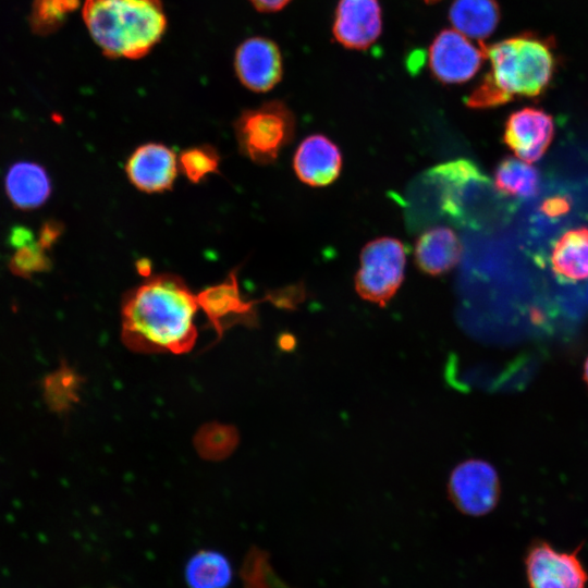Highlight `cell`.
Here are the masks:
<instances>
[{
  "mask_svg": "<svg viewBox=\"0 0 588 588\" xmlns=\"http://www.w3.org/2000/svg\"><path fill=\"white\" fill-rule=\"evenodd\" d=\"M198 308L197 295L177 275L148 277L123 298L122 341L138 353H188L197 339Z\"/></svg>",
  "mask_w": 588,
  "mask_h": 588,
  "instance_id": "1",
  "label": "cell"
},
{
  "mask_svg": "<svg viewBox=\"0 0 588 588\" xmlns=\"http://www.w3.org/2000/svg\"><path fill=\"white\" fill-rule=\"evenodd\" d=\"M482 46L489 71L467 97L468 107L492 108L514 97H536L549 85L554 57L541 39L524 35Z\"/></svg>",
  "mask_w": 588,
  "mask_h": 588,
  "instance_id": "2",
  "label": "cell"
},
{
  "mask_svg": "<svg viewBox=\"0 0 588 588\" xmlns=\"http://www.w3.org/2000/svg\"><path fill=\"white\" fill-rule=\"evenodd\" d=\"M83 19L91 38L109 58H143L167 28L160 0H85Z\"/></svg>",
  "mask_w": 588,
  "mask_h": 588,
  "instance_id": "3",
  "label": "cell"
},
{
  "mask_svg": "<svg viewBox=\"0 0 588 588\" xmlns=\"http://www.w3.org/2000/svg\"><path fill=\"white\" fill-rule=\"evenodd\" d=\"M427 175L441 192L442 211L460 226L482 228L503 209L504 195L471 160L438 164Z\"/></svg>",
  "mask_w": 588,
  "mask_h": 588,
  "instance_id": "4",
  "label": "cell"
},
{
  "mask_svg": "<svg viewBox=\"0 0 588 588\" xmlns=\"http://www.w3.org/2000/svg\"><path fill=\"white\" fill-rule=\"evenodd\" d=\"M234 127L243 154L255 163L268 164L292 140L295 120L283 102L272 100L242 112Z\"/></svg>",
  "mask_w": 588,
  "mask_h": 588,
  "instance_id": "5",
  "label": "cell"
},
{
  "mask_svg": "<svg viewBox=\"0 0 588 588\" xmlns=\"http://www.w3.org/2000/svg\"><path fill=\"white\" fill-rule=\"evenodd\" d=\"M405 265L406 250L401 241L380 237L369 242L362 249L356 292L363 299L385 306L403 282Z\"/></svg>",
  "mask_w": 588,
  "mask_h": 588,
  "instance_id": "6",
  "label": "cell"
},
{
  "mask_svg": "<svg viewBox=\"0 0 588 588\" xmlns=\"http://www.w3.org/2000/svg\"><path fill=\"white\" fill-rule=\"evenodd\" d=\"M449 498L463 514L482 516L498 504L501 485L497 469L487 461L470 458L457 464L449 478Z\"/></svg>",
  "mask_w": 588,
  "mask_h": 588,
  "instance_id": "7",
  "label": "cell"
},
{
  "mask_svg": "<svg viewBox=\"0 0 588 588\" xmlns=\"http://www.w3.org/2000/svg\"><path fill=\"white\" fill-rule=\"evenodd\" d=\"M579 551L580 547L558 551L546 541H535L524 561L529 588H586L588 575Z\"/></svg>",
  "mask_w": 588,
  "mask_h": 588,
  "instance_id": "8",
  "label": "cell"
},
{
  "mask_svg": "<svg viewBox=\"0 0 588 588\" xmlns=\"http://www.w3.org/2000/svg\"><path fill=\"white\" fill-rule=\"evenodd\" d=\"M486 60L481 42L455 29H443L429 49V66L436 78L445 84H458L470 79Z\"/></svg>",
  "mask_w": 588,
  "mask_h": 588,
  "instance_id": "9",
  "label": "cell"
},
{
  "mask_svg": "<svg viewBox=\"0 0 588 588\" xmlns=\"http://www.w3.org/2000/svg\"><path fill=\"white\" fill-rule=\"evenodd\" d=\"M234 69L245 87L258 93L268 91L282 77L280 49L269 38L249 37L241 42L235 51Z\"/></svg>",
  "mask_w": 588,
  "mask_h": 588,
  "instance_id": "10",
  "label": "cell"
},
{
  "mask_svg": "<svg viewBox=\"0 0 588 588\" xmlns=\"http://www.w3.org/2000/svg\"><path fill=\"white\" fill-rule=\"evenodd\" d=\"M554 123L550 114L536 108L513 112L506 120L503 140L517 158L538 161L550 146Z\"/></svg>",
  "mask_w": 588,
  "mask_h": 588,
  "instance_id": "11",
  "label": "cell"
},
{
  "mask_svg": "<svg viewBox=\"0 0 588 588\" xmlns=\"http://www.w3.org/2000/svg\"><path fill=\"white\" fill-rule=\"evenodd\" d=\"M382 16L378 0H340L335 11L333 35L350 49H366L381 34Z\"/></svg>",
  "mask_w": 588,
  "mask_h": 588,
  "instance_id": "12",
  "label": "cell"
},
{
  "mask_svg": "<svg viewBox=\"0 0 588 588\" xmlns=\"http://www.w3.org/2000/svg\"><path fill=\"white\" fill-rule=\"evenodd\" d=\"M176 171L175 154L162 144L148 143L139 146L126 162L130 181L147 193L170 189Z\"/></svg>",
  "mask_w": 588,
  "mask_h": 588,
  "instance_id": "13",
  "label": "cell"
},
{
  "mask_svg": "<svg viewBox=\"0 0 588 588\" xmlns=\"http://www.w3.org/2000/svg\"><path fill=\"white\" fill-rule=\"evenodd\" d=\"M197 298L199 307L204 309L219 336L234 323L256 322V302L244 301L241 296L234 272L230 273L223 283L204 290Z\"/></svg>",
  "mask_w": 588,
  "mask_h": 588,
  "instance_id": "14",
  "label": "cell"
},
{
  "mask_svg": "<svg viewBox=\"0 0 588 588\" xmlns=\"http://www.w3.org/2000/svg\"><path fill=\"white\" fill-rule=\"evenodd\" d=\"M293 167L298 179L310 186H326L335 181L342 168L339 147L328 137L314 134L297 147Z\"/></svg>",
  "mask_w": 588,
  "mask_h": 588,
  "instance_id": "15",
  "label": "cell"
},
{
  "mask_svg": "<svg viewBox=\"0 0 588 588\" xmlns=\"http://www.w3.org/2000/svg\"><path fill=\"white\" fill-rule=\"evenodd\" d=\"M461 254L462 246L457 235L446 226L425 231L415 245L416 264L422 272L430 275H441L452 270Z\"/></svg>",
  "mask_w": 588,
  "mask_h": 588,
  "instance_id": "16",
  "label": "cell"
},
{
  "mask_svg": "<svg viewBox=\"0 0 588 588\" xmlns=\"http://www.w3.org/2000/svg\"><path fill=\"white\" fill-rule=\"evenodd\" d=\"M5 189L15 207L35 209L48 199L51 184L41 166L34 162H19L7 173Z\"/></svg>",
  "mask_w": 588,
  "mask_h": 588,
  "instance_id": "17",
  "label": "cell"
},
{
  "mask_svg": "<svg viewBox=\"0 0 588 588\" xmlns=\"http://www.w3.org/2000/svg\"><path fill=\"white\" fill-rule=\"evenodd\" d=\"M453 29L471 40L489 37L498 26L500 11L494 0H455L449 11Z\"/></svg>",
  "mask_w": 588,
  "mask_h": 588,
  "instance_id": "18",
  "label": "cell"
},
{
  "mask_svg": "<svg viewBox=\"0 0 588 588\" xmlns=\"http://www.w3.org/2000/svg\"><path fill=\"white\" fill-rule=\"evenodd\" d=\"M551 265L564 281L588 279V228L568 230L555 242Z\"/></svg>",
  "mask_w": 588,
  "mask_h": 588,
  "instance_id": "19",
  "label": "cell"
},
{
  "mask_svg": "<svg viewBox=\"0 0 588 588\" xmlns=\"http://www.w3.org/2000/svg\"><path fill=\"white\" fill-rule=\"evenodd\" d=\"M539 184L538 170L523 160L504 158L494 171V185L504 196L530 198L537 194Z\"/></svg>",
  "mask_w": 588,
  "mask_h": 588,
  "instance_id": "20",
  "label": "cell"
},
{
  "mask_svg": "<svg viewBox=\"0 0 588 588\" xmlns=\"http://www.w3.org/2000/svg\"><path fill=\"white\" fill-rule=\"evenodd\" d=\"M189 588H226L232 569L224 555L216 551H200L186 565Z\"/></svg>",
  "mask_w": 588,
  "mask_h": 588,
  "instance_id": "21",
  "label": "cell"
},
{
  "mask_svg": "<svg viewBox=\"0 0 588 588\" xmlns=\"http://www.w3.org/2000/svg\"><path fill=\"white\" fill-rule=\"evenodd\" d=\"M79 5V0H34L30 25L34 32L45 35L62 26L66 17Z\"/></svg>",
  "mask_w": 588,
  "mask_h": 588,
  "instance_id": "22",
  "label": "cell"
},
{
  "mask_svg": "<svg viewBox=\"0 0 588 588\" xmlns=\"http://www.w3.org/2000/svg\"><path fill=\"white\" fill-rule=\"evenodd\" d=\"M179 164L186 177L197 183L207 174L218 171L219 155L209 146L187 148L181 154Z\"/></svg>",
  "mask_w": 588,
  "mask_h": 588,
  "instance_id": "23",
  "label": "cell"
},
{
  "mask_svg": "<svg viewBox=\"0 0 588 588\" xmlns=\"http://www.w3.org/2000/svg\"><path fill=\"white\" fill-rule=\"evenodd\" d=\"M45 249L46 247L39 241H32L17 247L10 261L12 272L21 277H29L33 273L47 270L50 260Z\"/></svg>",
  "mask_w": 588,
  "mask_h": 588,
  "instance_id": "24",
  "label": "cell"
},
{
  "mask_svg": "<svg viewBox=\"0 0 588 588\" xmlns=\"http://www.w3.org/2000/svg\"><path fill=\"white\" fill-rule=\"evenodd\" d=\"M541 209L548 217H560L568 211L569 201L563 196H554L544 200Z\"/></svg>",
  "mask_w": 588,
  "mask_h": 588,
  "instance_id": "25",
  "label": "cell"
},
{
  "mask_svg": "<svg viewBox=\"0 0 588 588\" xmlns=\"http://www.w3.org/2000/svg\"><path fill=\"white\" fill-rule=\"evenodd\" d=\"M261 12H275L283 9L291 0H249Z\"/></svg>",
  "mask_w": 588,
  "mask_h": 588,
  "instance_id": "26",
  "label": "cell"
},
{
  "mask_svg": "<svg viewBox=\"0 0 588 588\" xmlns=\"http://www.w3.org/2000/svg\"><path fill=\"white\" fill-rule=\"evenodd\" d=\"M137 266H138V271H139L143 275H145V277H148V275H149V273H150V271H149V270H150V267H149V262H148V261L142 260V261H139V262L137 264Z\"/></svg>",
  "mask_w": 588,
  "mask_h": 588,
  "instance_id": "27",
  "label": "cell"
},
{
  "mask_svg": "<svg viewBox=\"0 0 588 588\" xmlns=\"http://www.w3.org/2000/svg\"><path fill=\"white\" fill-rule=\"evenodd\" d=\"M583 377H584V380H585V382H586V384L588 387V356H587V358H586V360L584 363V375H583Z\"/></svg>",
  "mask_w": 588,
  "mask_h": 588,
  "instance_id": "28",
  "label": "cell"
},
{
  "mask_svg": "<svg viewBox=\"0 0 588 588\" xmlns=\"http://www.w3.org/2000/svg\"><path fill=\"white\" fill-rule=\"evenodd\" d=\"M585 294H586V296H587V302H588V282H587V284H586Z\"/></svg>",
  "mask_w": 588,
  "mask_h": 588,
  "instance_id": "29",
  "label": "cell"
},
{
  "mask_svg": "<svg viewBox=\"0 0 588 588\" xmlns=\"http://www.w3.org/2000/svg\"><path fill=\"white\" fill-rule=\"evenodd\" d=\"M427 3H434L437 1H440V0H425Z\"/></svg>",
  "mask_w": 588,
  "mask_h": 588,
  "instance_id": "30",
  "label": "cell"
}]
</instances>
